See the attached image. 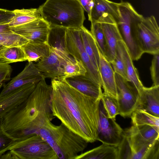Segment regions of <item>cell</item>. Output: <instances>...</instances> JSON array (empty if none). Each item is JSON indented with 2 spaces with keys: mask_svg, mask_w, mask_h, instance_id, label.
<instances>
[{
  "mask_svg": "<svg viewBox=\"0 0 159 159\" xmlns=\"http://www.w3.org/2000/svg\"><path fill=\"white\" fill-rule=\"evenodd\" d=\"M115 77L119 115L124 118L130 117L137 107L139 93L130 82L120 75L115 73Z\"/></svg>",
  "mask_w": 159,
  "mask_h": 159,
  "instance_id": "9c48e42d",
  "label": "cell"
},
{
  "mask_svg": "<svg viewBox=\"0 0 159 159\" xmlns=\"http://www.w3.org/2000/svg\"><path fill=\"white\" fill-rule=\"evenodd\" d=\"M66 29L59 27H50L48 43L51 48L66 63L75 59L69 54L67 47Z\"/></svg>",
  "mask_w": 159,
  "mask_h": 159,
  "instance_id": "e0dca14e",
  "label": "cell"
},
{
  "mask_svg": "<svg viewBox=\"0 0 159 159\" xmlns=\"http://www.w3.org/2000/svg\"><path fill=\"white\" fill-rule=\"evenodd\" d=\"M4 47V46H3L1 45H0V49H1V48H3Z\"/></svg>",
  "mask_w": 159,
  "mask_h": 159,
  "instance_id": "b9f144b4",
  "label": "cell"
},
{
  "mask_svg": "<svg viewBox=\"0 0 159 159\" xmlns=\"http://www.w3.org/2000/svg\"><path fill=\"white\" fill-rule=\"evenodd\" d=\"M8 23L0 24V33L11 31Z\"/></svg>",
  "mask_w": 159,
  "mask_h": 159,
  "instance_id": "ab89813d",
  "label": "cell"
},
{
  "mask_svg": "<svg viewBox=\"0 0 159 159\" xmlns=\"http://www.w3.org/2000/svg\"><path fill=\"white\" fill-rule=\"evenodd\" d=\"M84 10L87 13L88 16L90 13L93 5V0H78Z\"/></svg>",
  "mask_w": 159,
  "mask_h": 159,
  "instance_id": "74e56055",
  "label": "cell"
},
{
  "mask_svg": "<svg viewBox=\"0 0 159 159\" xmlns=\"http://www.w3.org/2000/svg\"><path fill=\"white\" fill-rule=\"evenodd\" d=\"M66 64L51 49L49 55L39 60L35 65L45 78L52 79L61 78L64 76V66Z\"/></svg>",
  "mask_w": 159,
  "mask_h": 159,
  "instance_id": "2e32d148",
  "label": "cell"
},
{
  "mask_svg": "<svg viewBox=\"0 0 159 159\" xmlns=\"http://www.w3.org/2000/svg\"><path fill=\"white\" fill-rule=\"evenodd\" d=\"M99 22L104 33L107 48L105 58L111 63L116 56L117 43L122 40L117 23L113 17L104 13L97 21Z\"/></svg>",
  "mask_w": 159,
  "mask_h": 159,
  "instance_id": "7c38bea8",
  "label": "cell"
},
{
  "mask_svg": "<svg viewBox=\"0 0 159 159\" xmlns=\"http://www.w3.org/2000/svg\"><path fill=\"white\" fill-rule=\"evenodd\" d=\"M13 32L29 41L48 43L50 27L42 17L27 23L10 28Z\"/></svg>",
  "mask_w": 159,
  "mask_h": 159,
  "instance_id": "4fadbf2b",
  "label": "cell"
},
{
  "mask_svg": "<svg viewBox=\"0 0 159 159\" xmlns=\"http://www.w3.org/2000/svg\"><path fill=\"white\" fill-rule=\"evenodd\" d=\"M4 153L0 157V159H18V158L10 151Z\"/></svg>",
  "mask_w": 159,
  "mask_h": 159,
  "instance_id": "f35d334b",
  "label": "cell"
},
{
  "mask_svg": "<svg viewBox=\"0 0 159 159\" xmlns=\"http://www.w3.org/2000/svg\"><path fill=\"white\" fill-rule=\"evenodd\" d=\"M80 36L84 49L93 65L98 71L100 52L90 31L84 25L80 28Z\"/></svg>",
  "mask_w": 159,
  "mask_h": 159,
  "instance_id": "7402d4cb",
  "label": "cell"
},
{
  "mask_svg": "<svg viewBox=\"0 0 159 159\" xmlns=\"http://www.w3.org/2000/svg\"><path fill=\"white\" fill-rule=\"evenodd\" d=\"M66 39L70 54L75 59L82 62L86 70L85 75L102 86L99 73L93 65L84 48L80 28L66 29Z\"/></svg>",
  "mask_w": 159,
  "mask_h": 159,
  "instance_id": "52a82bcc",
  "label": "cell"
},
{
  "mask_svg": "<svg viewBox=\"0 0 159 159\" xmlns=\"http://www.w3.org/2000/svg\"><path fill=\"white\" fill-rule=\"evenodd\" d=\"M29 41L11 30L0 33V45L4 47H21Z\"/></svg>",
  "mask_w": 159,
  "mask_h": 159,
  "instance_id": "f1b7e54d",
  "label": "cell"
},
{
  "mask_svg": "<svg viewBox=\"0 0 159 159\" xmlns=\"http://www.w3.org/2000/svg\"><path fill=\"white\" fill-rule=\"evenodd\" d=\"M14 140L5 134L2 130L0 132V157L7 151V149Z\"/></svg>",
  "mask_w": 159,
  "mask_h": 159,
  "instance_id": "d590c367",
  "label": "cell"
},
{
  "mask_svg": "<svg viewBox=\"0 0 159 159\" xmlns=\"http://www.w3.org/2000/svg\"><path fill=\"white\" fill-rule=\"evenodd\" d=\"M150 68L153 85H159V54L153 55Z\"/></svg>",
  "mask_w": 159,
  "mask_h": 159,
  "instance_id": "836d02e7",
  "label": "cell"
},
{
  "mask_svg": "<svg viewBox=\"0 0 159 159\" xmlns=\"http://www.w3.org/2000/svg\"><path fill=\"white\" fill-rule=\"evenodd\" d=\"M118 43L125 62L128 80L134 87L139 93L144 86L139 79L138 70L133 64L131 55L123 41H119Z\"/></svg>",
  "mask_w": 159,
  "mask_h": 159,
  "instance_id": "603a6c76",
  "label": "cell"
},
{
  "mask_svg": "<svg viewBox=\"0 0 159 159\" xmlns=\"http://www.w3.org/2000/svg\"><path fill=\"white\" fill-rule=\"evenodd\" d=\"M139 94V101L136 109L143 110L159 117V85H153L149 88L143 86Z\"/></svg>",
  "mask_w": 159,
  "mask_h": 159,
  "instance_id": "ffe728a7",
  "label": "cell"
},
{
  "mask_svg": "<svg viewBox=\"0 0 159 159\" xmlns=\"http://www.w3.org/2000/svg\"><path fill=\"white\" fill-rule=\"evenodd\" d=\"M119 3L109 0H93V5L89 20L93 22L97 21L104 13L111 15L117 22L120 17Z\"/></svg>",
  "mask_w": 159,
  "mask_h": 159,
  "instance_id": "44dd1931",
  "label": "cell"
},
{
  "mask_svg": "<svg viewBox=\"0 0 159 159\" xmlns=\"http://www.w3.org/2000/svg\"><path fill=\"white\" fill-rule=\"evenodd\" d=\"M2 118L0 119V132L2 131V129L1 125L2 123Z\"/></svg>",
  "mask_w": 159,
  "mask_h": 159,
  "instance_id": "60d3db41",
  "label": "cell"
},
{
  "mask_svg": "<svg viewBox=\"0 0 159 159\" xmlns=\"http://www.w3.org/2000/svg\"><path fill=\"white\" fill-rule=\"evenodd\" d=\"M21 159H58L54 150L39 135L33 134L14 141L7 149Z\"/></svg>",
  "mask_w": 159,
  "mask_h": 159,
  "instance_id": "8992f818",
  "label": "cell"
},
{
  "mask_svg": "<svg viewBox=\"0 0 159 159\" xmlns=\"http://www.w3.org/2000/svg\"><path fill=\"white\" fill-rule=\"evenodd\" d=\"M14 16L8 23L10 28L23 25L41 17L38 8L16 9Z\"/></svg>",
  "mask_w": 159,
  "mask_h": 159,
  "instance_id": "484cf974",
  "label": "cell"
},
{
  "mask_svg": "<svg viewBox=\"0 0 159 159\" xmlns=\"http://www.w3.org/2000/svg\"><path fill=\"white\" fill-rule=\"evenodd\" d=\"M12 71L9 64L0 61V85L2 86L5 82L10 80Z\"/></svg>",
  "mask_w": 159,
  "mask_h": 159,
  "instance_id": "e575fe53",
  "label": "cell"
},
{
  "mask_svg": "<svg viewBox=\"0 0 159 159\" xmlns=\"http://www.w3.org/2000/svg\"><path fill=\"white\" fill-rule=\"evenodd\" d=\"M119 159L117 146L102 143L100 146L79 154L75 159Z\"/></svg>",
  "mask_w": 159,
  "mask_h": 159,
  "instance_id": "cb8c5ba5",
  "label": "cell"
},
{
  "mask_svg": "<svg viewBox=\"0 0 159 159\" xmlns=\"http://www.w3.org/2000/svg\"><path fill=\"white\" fill-rule=\"evenodd\" d=\"M38 8L50 27L80 28L85 19L84 10L78 0H46Z\"/></svg>",
  "mask_w": 159,
  "mask_h": 159,
  "instance_id": "277c9868",
  "label": "cell"
},
{
  "mask_svg": "<svg viewBox=\"0 0 159 159\" xmlns=\"http://www.w3.org/2000/svg\"><path fill=\"white\" fill-rule=\"evenodd\" d=\"M21 47L28 62L37 61L50 54L51 48L48 43L29 41Z\"/></svg>",
  "mask_w": 159,
  "mask_h": 159,
  "instance_id": "d4e9b609",
  "label": "cell"
},
{
  "mask_svg": "<svg viewBox=\"0 0 159 159\" xmlns=\"http://www.w3.org/2000/svg\"><path fill=\"white\" fill-rule=\"evenodd\" d=\"M14 16L13 11L0 8V24L8 23Z\"/></svg>",
  "mask_w": 159,
  "mask_h": 159,
  "instance_id": "8d00e7d4",
  "label": "cell"
},
{
  "mask_svg": "<svg viewBox=\"0 0 159 159\" xmlns=\"http://www.w3.org/2000/svg\"><path fill=\"white\" fill-rule=\"evenodd\" d=\"M159 128L147 125L135 126L124 130L123 135L131 152L159 139Z\"/></svg>",
  "mask_w": 159,
  "mask_h": 159,
  "instance_id": "8fae6325",
  "label": "cell"
},
{
  "mask_svg": "<svg viewBox=\"0 0 159 159\" xmlns=\"http://www.w3.org/2000/svg\"><path fill=\"white\" fill-rule=\"evenodd\" d=\"M82 93L101 99L103 93L102 86L85 75H78L60 79Z\"/></svg>",
  "mask_w": 159,
  "mask_h": 159,
  "instance_id": "ac0fdd59",
  "label": "cell"
},
{
  "mask_svg": "<svg viewBox=\"0 0 159 159\" xmlns=\"http://www.w3.org/2000/svg\"><path fill=\"white\" fill-rule=\"evenodd\" d=\"M132 125H147L159 128V117L139 109H136L130 116Z\"/></svg>",
  "mask_w": 159,
  "mask_h": 159,
  "instance_id": "4316f807",
  "label": "cell"
},
{
  "mask_svg": "<svg viewBox=\"0 0 159 159\" xmlns=\"http://www.w3.org/2000/svg\"><path fill=\"white\" fill-rule=\"evenodd\" d=\"M36 84L29 83L0 97V119L26 100Z\"/></svg>",
  "mask_w": 159,
  "mask_h": 159,
  "instance_id": "9a60e30c",
  "label": "cell"
},
{
  "mask_svg": "<svg viewBox=\"0 0 159 159\" xmlns=\"http://www.w3.org/2000/svg\"><path fill=\"white\" fill-rule=\"evenodd\" d=\"M36 134L48 143L59 159H75L88 143L62 123L56 125L50 120L40 128Z\"/></svg>",
  "mask_w": 159,
  "mask_h": 159,
  "instance_id": "3957f363",
  "label": "cell"
},
{
  "mask_svg": "<svg viewBox=\"0 0 159 159\" xmlns=\"http://www.w3.org/2000/svg\"><path fill=\"white\" fill-rule=\"evenodd\" d=\"M52 114L88 143L97 140L101 99L86 95L62 80L52 79Z\"/></svg>",
  "mask_w": 159,
  "mask_h": 159,
  "instance_id": "6da1fadb",
  "label": "cell"
},
{
  "mask_svg": "<svg viewBox=\"0 0 159 159\" xmlns=\"http://www.w3.org/2000/svg\"><path fill=\"white\" fill-rule=\"evenodd\" d=\"M120 17L117 22L122 40L133 60H138L143 53L137 42L136 32L138 24L144 17L128 2L119 3Z\"/></svg>",
  "mask_w": 159,
  "mask_h": 159,
  "instance_id": "5b68a950",
  "label": "cell"
},
{
  "mask_svg": "<svg viewBox=\"0 0 159 159\" xmlns=\"http://www.w3.org/2000/svg\"><path fill=\"white\" fill-rule=\"evenodd\" d=\"M27 58L21 47H6L0 49V61L9 64L25 61Z\"/></svg>",
  "mask_w": 159,
  "mask_h": 159,
  "instance_id": "83f0119b",
  "label": "cell"
},
{
  "mask_svg": "<svg viewBox=\"0 0 159 159\" xmlns=\"http://www.w3.org/2000/svg\"><path fill=\"white\" fill-rule=\"evenodd\" d=\"M111 64H112V67L115 73L120 75L128 80L125 62L120 48L118 43L115 57Z\"/></svg>",
  "mask_w": 159,
  "mask_h": 159,
  "instance_id": "d6a6232c",
  "label": "cell"
},
{
  "mask_svg": "<svg viewBox=\"0 0 159 159\" xmlns=\"http://www.w3.org/2000/svg\"><path fill=\"white\" fill-rule=\"evenodd\" d=\"M121 1H122V0H120Z\"/></svg>",
  "mask_w": 159,
  "mask_h": 159,
  "instance_id": "ee69618b",
  "label": "cell"
},
{
  "mask_svg": "<svg viewBox=\"0 0 159 159\" xmlns=\"http://www.w3.org/2000/svg\"><path fill=\"white\" fill-rule=\"evenodd\" d=\"M136 36L143 53L159 54V27L154 16L144 17L138 24Z\"/></svg>",
  "mask_w": 159,
  "mask_h": 159,
  "instance_id": "ba28073f",
  "label": "cell"
},
{
  "mask_svg": "<svg viewBox=\"0 0 159 159\" xmlns=\"http://www.w3.org/2000/svg\"><path fill=\"white\" fill-rule=\"evenodd\" d=\"M86 70L81 61L75 59L68 62L64 66V76L61 78L78 75H85Z\"/></svg>",
  "mask_w": 159,
  "mask_h": 159,
  "instance_id": "1f68e13d",
  "label": "cell"
},
{
  "mask_svg": "<svg viewBox=\"0 0 159 159\" xmlns=\"http://www.w3.org/2000/svg\"><path fill=\"white\" fill-rule=\"evenodd\" d=\"M101 100L108 117L116 120V116L119 115V110L117 99L103 93Z\"/></svg>",
  "mask_w": 159,
  "mask_h": 159,
  "instance_id": "4dcf8cb0",
  "label": "cell"
},
{
  "mask_svg": "<svg viewBox=\"0 0 159 159\" xmlns=\"http://www.w3.org/2000/svg\"><path fill=\"white\" fill-rule=\"evenodd\" d=\"M104 93L117 100V91L115 72L111 63L100 52L98 69Z\"/></svg>",
  "mask_w": 159,
  "mask_h": 159,
  "instance_id": "d6986e66",
  "label": "cell"
},
{
  "mask_svg": "<svg viewBox=\"0 0 159 159\" xmlns=\"http://www.w3.org/2000/svg\"><path fill=\"white\" fill-rule=\"evenodd\" d=\"M24 69L7 84L4 85L0 93L3 96L21 86L29 83L37 84L45 79L33 62H28Z\"/></svg>",
  "mask_w": 159,
  "mask_h": 159,
  "instance_id": "5bb4252c",
  "label": "cell"
},
{
  "mask_svg": "<svg viewBox=\"0 0 159 159\" xmlns=\"http://www.w3.org/2000/svg\"><path fill=\"white\" fill-rule=\"evenodd\" d=\"M90 29L100 52L105 57L107 52V44L100 23L98 21L91 22Z\"/></svg>",
  "mask_w": 159,
  "mask_h": 159,
  "instance_id": "f546056e",
  "label": "cell"
},
{
  "mask_svg": "<svg viewBox=\"0 0 159 159\" xmlns=\"http://www.w3.org/2000/svg\"><path fill=\"white\" fill-rule=\"evenodd\" d=\"M2 86L0 85V89L2 87Z\"/></svg>",
  "mask_w": 159,
  "mask_h": 159,
  "instance_id": "7bdbcfd3",
  "label": "cell"
},
{
  "mask_svg": "<svg viewBox=\"0 0 159 159\" xmlns=\"http://www.w3.org/2000/svg\"><path fill=\"white\" fill-rule=\"evenodd\" d=\"M51 85L43 79L38 83L27 99L2 118L3 132L14 141L36 134L53 118L51 108Z\"/></svg>",
  "mask_w": 159,
  "mask_h": 159,
  "instance_id": "7a4b0ae2",
  "label": "cell"
},
{
  "mask_svg": "<svg viewBox=\"0 0 159 159\" xmlns=\"http://www.w3.org/2000/svg\"><path fill=\"white\" fill-rule=\"evenodd\" d=\"M123 131L116 120L108 117L101 100L97 140L103 143L117 146L123 138Z\"/></svg>",
  "mask_w": 159,
  "mask_h": 159,
  "instance_id": "30bf717a",
  "label": "cell"
}]
</instances>
